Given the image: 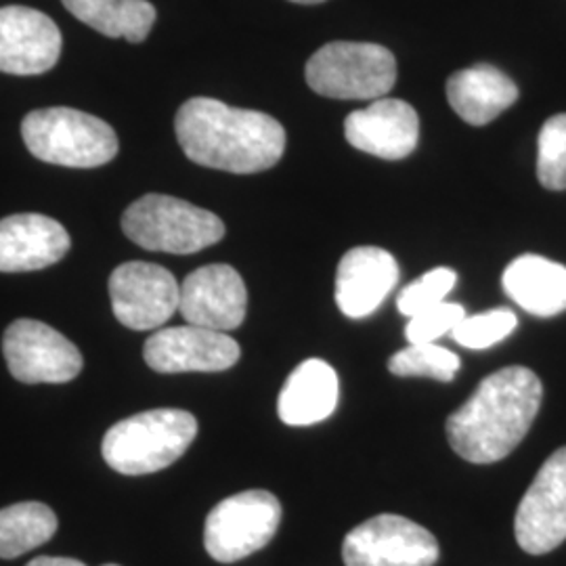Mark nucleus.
Here are the masks:
<instances>
[{
    "mask_svg": "<svg viewBox=\"0 0 566 566\" xmlns=\"http://www.w3.org/2000/svg\"><path fill=\"white\" fill-rule=\"evenodd\" d=\"M542 397V380L523 365L486 376L472 397L449 416V446L472 464L504 460L523 443L539 413Z\"/></svg>",
    "mask_w": 566,
    "mask_h": 566,
    "instance_id": "f257e3e1",
    "label": "nucleus"
},
{
    "mask_svg": "<svg viewBox=\"0 0 566 566\" xmlns=\"http://www.w3.org/2000/svg\"><path fill=\"white\" fill-rule=\"evenodd\" d=\"M175 130L191 163L233 175L269 170L285 151V130L273 116L210 97L182 103Z\"/></svg>",
    "mask_w": 566,
    "mask_h": 566,
    "instance_id": "f03ea898",
    "label": "nucleus"
},
{
    "mask_svg": "<svg viewBox=\"0 0 566 566\" xmlns=\"http://www.w3.org/2000/svg\"><path fill=\"white\" fill-rule=\"evenodd\" d=\"M198 437V420L182 409H151L112 426L103 437V460L126 476L175 464Z\"/></svg>",
    "mask_w": 566,
    "mask_h": 566,
    "instance_id": "7ed1b4c3",
    "label": "nucleus"
},
{
    "mask_svg": "<svg viewBox=\"0 0 566 566\" xmlns=\"http://www.w3.org/2000/svg\"><path fill=\"white\" fill-rule=\"evenodd\" d=\"M21 137L42 163L97 168L118 156V137L102 118L74 107H46L21 122Z\"/></svg>",
    "mask_w": 566,
    "mask_h": 566,
    "instance_id": "20e7f679",
    "label": "nucleus"
},
{
    "mask_svg": "<svg viewBox=\"0 0 566 566\" xmlns=\"http://www.w3.org/2000/svg\"><path fill=\"white\" fill-rule=\"evenodd\" d=\"M124 235L151 252L196 254L224 238V223L200 206L147 193L122 214Z\"/></svg>",
    "mask_w": 566,
    "mask_h": 566,
    "instance_id": "39448f33",
    "label": "nucleus"
},
{
    "mask_svg": "<svg viewBox=\"0 0 566 566\" xmlns=\"http://www.w3.org/2000/svg\"><path fill=\"white\" fill-rule=\"evenodd\" d=\"M308 86L329 99H380L397 82L395 55L374 42H327L306 63Z\"/></svg>",
    "mask_w": 566,
    "mask_h": 566,
    "instance_id": "423d86ee",
    "label": "nucleus"
},
{
    "mask_svg": "<svg viewBox=\"0 0 566 566\" xmlns=\"http://www.w3.org/2000/svg\"><path fill=\"white\" fill-rule=\"evenodd\" d=\"M280 523L282 504L273 493L243 491L212 507L203 526V546L217 563L231 565L263 549L275 537Z\"/></svg>",
    "mask_w": 566,
    "mask_h": 566,
    "instance_id": "0eeeda50",
    "label": "nucleus"
},
{
    "mask_svg": "<svg viewBox=\"0 0 566 566\" xmlns=\"http://www.w3.org/2000/svg\"><path fill=\"white\" fill-rule=\"evenodd\" d=\"M434 535L399 514H380L355 526L343 544L346 566H434L439 560Z\"/></svg>",
    "mask_w": 566,
    "mask_h": 566,
    "instance_id": "6e6552de",
    "label": "nucleus"
},
{
    "mask_svg": "<svg viewBox=\"0 0 566 566\" xmlns=\"http://www.w3.org/2000/svg\"><path fill=\"white\" fill-rule=\"evenodd\" d=\"M2 353L11 376L23 385H63L74 380L84 365L76 344L36 319L9 325Z\"/></svg>",
    "mask_w": 566,
    "mask_h": 566,
    "instance_id": "1a4fd4ad",
    "label": "nucleus"
},
{
    "mask_svg": "<svg viewBox=\"0 0 566 566\" xmlns=\"http://www.w3.org/2000/svg\"><path fill=\"white\" fill-rule=\"evenodd\" d=\"M109 298L124 327L137 332L160 329L179 311L181 285L160 264L133 261L112 273Z\"/></svg>",
    "mask_w": 566,
    "mask_h": 566,
    "instance_id": "9d476101",
    "label": "nucleus"
},
{
    "mask_svg": "<svg viewBox=\"0 0 566 566\" xmlns=\"http://www.w3.org/2000/svg\"><path fill=\"white\" fill-rule=\"evenodd\" d=\"M514 535L526 554L539 556L566 539V447L554 451L516 510Z\"/></svg>",
    "mask_w": 566,
    "mask_h": 566,
    "instance_id": "9b49d317",
    "label": "nucleus"
},
{
    "mask_svg": "<svg viewBox=\"0 0 566 566\" xmlns=\"http://www.w3.org/2000/svg\"><path fill=\"white\" fill-rule=\"evenodd\" d=\"M240 344L231 336L200 325H177L154 332L143 357L158 374L224 371L240 361Z\"/></svg>",
    "mask_w": 566,
    "mask_h": 566,
    "instance_id": "f8f14e48",
    "label": "nucleus"
},
{
    "mask_svg": "<svg viewBox=\"0 0 566 566\" xmlns=\"http://www.w3.org/2000/svg\"><path fill=\"white\" fill-rule=\"evenodd\" d=\"M61 44L57 23L42 11L21 4L0 9V72L44 74L60 61Z\"/></svg>",
    "mask_w": 566,
    "mask_h": 566,
    "instance_id": "ddd939ff",
    "label": "nucleus"
},
{
    "mask_svg": "<svg viewBox=\"0 0 566 566\" xmlns=\"http://www.w3.org/2000/svg\"><path fill=\"white\" fill-rule=\"evenodd\" d=\"M245 308V283L229 264H206L182 282L179 313L187 324L231 332L243 324Z\"/></svg>",
    "mask_w": 566,
    "mask_h": 566,
    "instance_id": "4468645a",
    "label": "nucleus"
},
{
    "mask_svg": "<svg viewBox=\"0 0 566 566\" xmlns=\"http://www.w3.org/2000/svg\"><path fill=\"white\" fill-rule=\"evenodd\" d=\"M344 137L355 149L382 160H403L420 142L418 112L401 99L380 97L348 114Z\"/></svg>",
    "mask_w": 566,
    "mask_h": 566,
    "instance_id": "2eb2a0df",
    "label": "nucleus"
},
{
    "mask_svg": "<svg viewBox=\"0 0 566 566\" xmlns=\"http://www.w3.org/2000/svg\"><path fill=\"white\" fill-rule=\"evenodd\" d=\"M399 282L395 256L376 245L348 250L336 271V304L346 317L364 319L376 313Z\"/></svg>",
    "mask_w": 566,
    "mask_h": 566,
    "instance_id": "dca6fc26",
    "label": "nucleus"
},
{
    "mask_svg": "<svg viewBox=\"0 0 566 566\" xmlns=\"http://www.w3.org/2000/svg\"><path fill=\"white\" fill-rule=\"evenodd\" d=\"M67 252L70 233L46 214L23 212L0 221V273L41 271Z\"/></svg>",
    "mask_w": 566,
    "mask_h": 566,
    "instance_id": "f3484780",
    "label": "nucleus"
},
{
    "mask_svg": "<svg viewBox=\"0 0 566 566\" xmlns=\"http://www.w3.org/2000/svg\"><path fill=\"white\" fill-rule=\"evenodd\" d=\"M447 99L462 120L485 126L516 103L518 86L495 65L479 63L451 74Z\"/></svg>",
    "mask_w": 566,
    "mask_h": 566,
    "instance_id": "a211bd4d",
    "label": "nucleus"
},
{
    "mask_svg": "<svg viewBox=\"0 0 566 566\" xmlns=\"http://www.w3.org/2000/svg\"><path fill=\"white\" fill-rule=\"evenodd\" d=\"M340 397L338 374L322 359H306L285 380L277 411L283 424L313 426L327 420Z\"/></svg>",
    "mask_w": 566,
    "mask_h": 566,
    "instance_id": "6ab92c4d",
    "label": "nucleus"
},
{
    "mask_svg": "<svg viewBox=\"0 0 566 566\" xmlns=\"http://www.w3.org/2000/svg\"><path fill=\"white\" fill-rule=\"evenodd\" d=\"M507 296L535 317H554L566 311V266L537 254H523L504 271Z\"/></svg>",
    "mask_w": 566,
    "mask_h": 566,
    "instance_id": "aec40b11",
    "label": "nucleus"
},
{
    "mask_svg": "<svg viewBox=\"0 0 566 566\" xmlns=\"http://www.w3.org/2000/svg\"><path fill=\"white\" fill-rule=\"evenodd\" d=\"M63 7L82 23L107 39L143 42L154 23L156 7L147 0H61Z\"/></svg>",
    "mask_w": 566,
    "mask_h": 566,
    "instance_id": "412c9836",
    "label": "nucleus"
},
{
    "mask_svg": "<svg viewBox=\"0 0 566 566\" xmlns=\"http://www.w3.org/2000/svg\"><path fill=\"white\" fill-rule=\"evenodd\" d=\"M57 531V516L41 502H21L0 510V558L21 554L46 544Z\"/></svg>",
    "mask_w": 566,
    "mask_h": 566,
    "instance_id": "4be33fe9",
    "label": "nucleus"
},
{
    "mask_svg": "<svg viewBox=\"0 0 566 566\" xmlns=\"http://www.w3.org/2000/svg\"><path fill=\"white\" fill-rule=\"evenodd\" d=\"M388 371L401 378L422 376L451 382L460 371V357L439 344H409L388 359Z\"/></svg>",
    "mask_w": 566,
    "mask_h": 566,
    "instance_id": "5701e85b",
    "label": "nucleus"
},
{
    "mask_svg": "<svg viewBox=\"0 0 566 566\" xmlns=\"http://www.w3.org/2000/svg\"><path fill=\"white\" fill-rule=\"evenodd\" d=\"M537 179L549 191L566 189V114H556L542 126L537 142Z\"/></svg>",
    "mask_w": 566,
    "mask_h": 566,
    "instance_id": "b1692460",
    "label": "nucleus"
},
{
    "mask_svg": "<svg viewBox=\"0 0 566 566\" xmlns=\"http://www.w3.org/2000/svg\"><path fill=\"white\" fill-rule=\"evenodd\" d=\"M516 325H518V319L512 311L493 308V311L472 315V317L465 315L460 325L451 332V336L464 348L483 350L493 344L506 340L507 336L516 329Z\"/></svg>",
    "mask_w": 566,
    "mask_h": 566,
    "instance_id": "393cba45",
    "label": "nucleus"
},
{
    "mask_svg": "<svg viewBox=\"0 0 566 566\" xmlns=\"http://www.w3.org/2000/svg\"><path fill=\"white\" fill-rule=\"evenodd\" d=\"M458 273L453 269L439 266L424 273L420 280L409 283L397 298L399 313L405 317H413L430 306L446 303L447 294L455 287Z\"/></svg>",
    "mask_w": 566,
    "mask_h": 566,
    "instance_id": "a878e982",
    "label": "nucleus"
},
{
    "mask_svg": "<svg viewBox=\"0 0 566 566\" xmlns=\"http://www.w3.org/2000/svg\"><path fill=\"white\" fill-rule=\"evenodd\" d=\"M465 317L462 304L441 303L409 317L405 336L409 344L437 343L441 336L453 332Z\"/></svg>",
    "mask_w": 566,
    "mask_h": 566,
    "instance_id": "bb28decb",
    "label": "nucleus"
},
{
    "mask_svg": "<svg viewBox=\"0 0 566 566\" xmlns=\"http://www.w3.org/2000/svg\"><path fill=\"white\" fill-rule=\"evenodd\" d=\"M25 566H86L74 558H55V556H39L30 565Z\"/></svg>",
    "mask_w": 566,
    "mask_h": 566,
    "instance_id": "cd10ccee",
    "label": "nucleus"
},
{
    "mask_svg": "<svg viewBox=\"0 0 566 566\" xmlns=\"http://www.w3.org/2000/svg\"><path fill=\"white\" fill-rule=\"evenodd\" d=\"M290 2H296V4H319L324 0H290Z\"/></svg>",
    "mask_w": 566,
    "mask_h": 566,
    "instance_id": "c85d7f7f",
    "label": "nucleus"
},
{
    "mask_svg": "<svg viewBox=\"0 0 566 566\" xmlns=\"http://www.w3.org/2000/svg\"><path fill=\"white\" fill-rule=\"evenodd\" d=\"M105 566H118V565H105Z\"/></svg>",
    "mask_w": 566,
    "mask_h": 566,
    "instance_id": "c756f323",
    "label": "nucleus"
}]
</instances>
